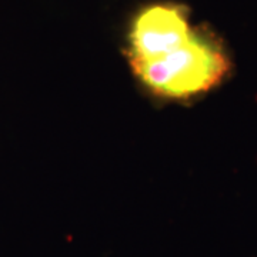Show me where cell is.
<instances>
[{"instance_id": "6da1fadb", "label": "cell", "mask_w": 257, "mask_h": 257, "mask_svg": "<svg viewBox=\"0 0 257 257\" xmlns=\"http://www.w3.org/2000/svg\"><path fill=\"white\" fill-rule=\"evenodd\" d=\"M124 55L142 87L166 101L200 97L220 86L233 67L223 39L196 25L189 6L175 0L150 2L132 15Z\"/></svg>"}]
</instances>
